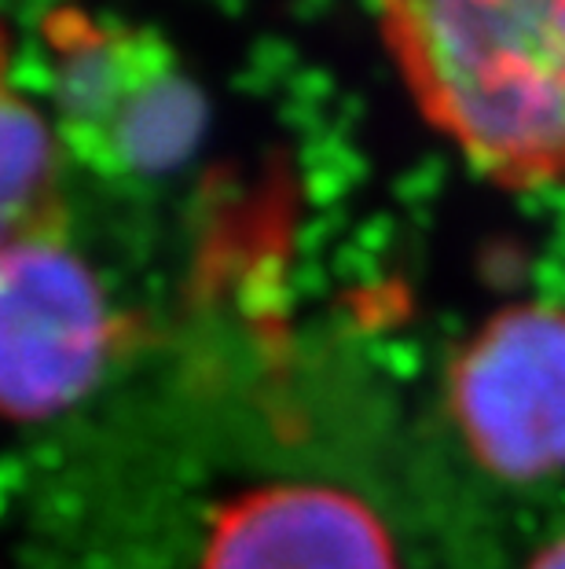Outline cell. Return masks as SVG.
Masks as SVG:
<instances>
[{
    "label": "cell",
    "mask_w": 565,
    "mask_h": 569,
    "mask_svg": "<svg viewBox=\"0 0 565 569\" xmlns=\"http://www.w3.org/2000/svg\"><path fill=\"white\" fill-rule=\"evenodd\" d=\"M52 122L70 159L107 180H151L191 159L206 96L154 27L59 4L41 19Z\"/></svg>",
    "instance_id": "2"
},
{
    "label": "cell",
    "mask_w": 565,
    "mask_h": 569,
    "mask_svg": "<svg viewBox=\"0 0 565 569\" xmlns=\"http://www.w3.org/2000/svg\"><path fill=\"white\" fill-rule=\"evenodd\" d=\"M528 569H565V532H558L547 548H539Z\"/></svg>",
    "instance_id": "7"
},
{
    "label": "cell",
    "mask_w": 565,
    "mask_h": 569,
    "mask_svg": "<svg viewBox=\"0 0 565 569\" xmlns=\"http://www.w3.org/2000/svg\"><path fill=\"white\" fill-rule=\"evenodd\" d=\"M202 569H401L386 522L331 486H264L213 518Z\"/></svg>",
    "instance_id": "5"
},
{
    "label": "cell",
    "mask_w": 565,
    "mask_h": 569,
    "mask_svg": "<svg viewBox=\"0 0 565 569\" xmlns=\"http://www.w3.org/2000/svg\"><path fill=\"white\" fill-rule=\"evenodd\" d=\"M67 151L56 122L19 89L11 38L0 22V250L67 236Z\"/></svg>",
    "instance_id": "6"
},
{
    "label": "cell",
    "mask_w": 565,
    "mask_h": 569,
    "mask_svg": "<svg viewBox=\"0 0 565 569\" xmlns=\"http://www.w3.org/2000/svg\"><path fill=\"white\" fill-rule=\"evenodd\" d=\"M418 114L503 191L565 188V0H371Z\"/></svg>",
    "instance_id": "1"
},
{
    "label": "cell",
    "mask_w": 565,
    "mask_h": 569,
    "mask_svg": "<svg viewBox=\"0 0 565 569\" xmlns=\"http://www.w3.org/2000/svg\"><path fill=\"white\" fill-rule=\"evenodd\" d=\"M448 411L488 475H565V306L522 301L492 312L452 360Z\"/></svg>",
    "instance_id": "4"
},
{
    "label": "cell",
    "mask_w": 565,
    "mask_h": 569,
    "mask_svg": "<svg viewBox=\"0 0 565 569\" xmlns=\"http://www.w3.org/2000/svg\"><path fill=\"white\" fill-rule=\"evenodd\" d=\"M118 342L122 317L67 236L0 250V419L33 422L78 405Z\"/></svg>",
    "instance_id": "3"
}]
</instances>
